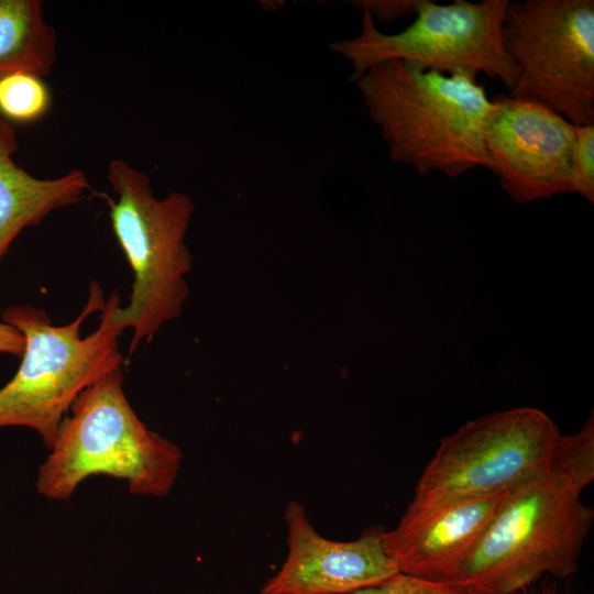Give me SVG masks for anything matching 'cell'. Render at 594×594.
<instances>
[{"label": "cell", "mask_w": 594, "mask_h": 594, "mask_svg": "<svg viewBox=\"0 0 594 594\" xmlns=\"http://www.w3.org/2000/svg\"><path fill=\"white\" fill-rule=\"evenodd\" d=\"M118 304L117 292L105 301L92 282L85 307L67 324L54 326L44 309L31 305L4 310L2 320L20 331L24 349L15 374L0 388V428L32 429L51 448L78 395L122 367L123 330L111 321Z\"/></svg>", "instance_id": "3"}, {"label": "cell", "mask_w": 594, "mask_h": 594, "mask_svg": "<svg viewBox=\"0 0 594 594\" xmlns=\"http://www.w3.org/2000/svg\"><path fill=\"white\" fill-rule=\"evenodd\" d=\"M355 81L394 162L421 176L453 178L477 167L494 173L485 145L493 100L476 78L389 61Z\"/></svg>", "instance_id": "2"}, {"label": "cell", "mask_w": 594, "mask_h": 594, "mask_svg": "<svg viewBox=\"0 0 594 594\" xmlns=\"http://www.w3.org/2000/svg\"><path fill=\"white\" fill-rule=\"evenodd\" d=\"M572 189L594 201V124L576 125L572 153Z\"/></svg>", "instance_id": "16"}, {"label": "cell", "mask_w": 594, "mask_h": 594, "mask_svg": "<svg viewBox=\"0 0 594 594\" xmlns=\"http://www.w3.org/2000/svg\"><path fill=\"white\" fill-rule=\"evenodd\" d=\"M503 41L519 70L509 97L594 124L593 0L509 1Z\"/></svg>", "instance_id": "7"}, {"label": "cell", "mask_w": 594, "mask_h": 594, "mask_svg": "<svg viewBox=\"0 0 594 594\" xmlns=\"http://www.w3.org/2000/svg\"><path fill=\"white\" fill-rule=\"evenodd\" d=\"M485 127V145L502 188L526 204L572 189L575 127L552 109L498 95Z\"/></svg>", "instance_id": "9"}, {"label": "cell", "mask_w": 594, "mask_h": 594, "mask_svg": "<svg viewBox=\"0 0 594 594\" xmlns=\"http://www.w3.org/2000/svg\"><path fill=\"white\" fill-rule=\"evenodd\" d=\"M24 349L23 336L11 324L0 320V354L20 358Z\"/></svg>", "instance_id": "18"}, {"label": "cell", "mask_w": 594, "mask_h": 594, "mask_svg": "<svg viewBox=\"0 0 594 594\" xmlns=\"http://www.w3.org/2000/svg\"><path fill=\"white\" fill-rule=\"evenodd\" d=\"M560 438L556 424L531 407L471 420L441 440L411 503L509 491L549 466Z\"/></svg>", "instance_id": "8"}, {"label": "cell", "mask_w": 594, "mask_h": 594, "mask_svg": "<svg viewBox=\"0 0 594 594\" xmlns=\"http://www.w3.org/2000/svg\"><path fill=\"white\" fill-rule=\"evenodd\" d=\"M509 491L431 504L410 502L398 525L384 532V549L398 572L453 581Z\"/></svg>", "instance_id": "11"}, {"label": "cell", "mask_w": 594, "mask_h": 594, "mask_svg": "<svg viewBox=\"0 0 594 594\" xmlns=\"http://www.w3.org/2000/svg\"><path fill=\"white\" fill-rule=\"evenodd\" d=\"M360 9H366L372 16H377L383 22H391L396 19L416 14L418 0H367L353 2Z\"/></svg>", "instance_id": "17"}, {"label": "cell", "mask_w": 594, "mask_h": 594, "mask_svg": "<svg viewBox=\"0 0 594 594\" xmlns=\"http://www.w3.org/2000/svg\"><path fill=\"white\" fill-rule=\"evenodd\" d=\"M352 594H482L460 582L431 581L397 572L384 582Z\"/></svg>", "instance_id": "15"}, {"label": "cell", "mask_w": 594, "mask_h": 594, "mask_svg": "<svg viewBox=\"0 0 594 594\" xmlns=\"http://www.w3.org/2000/svg\"><path fill=\"white\" fill-rule=\"evenodd\" d=\"M107 180L116 195L105 196L111 228L133 272L129 302L114 307L111 321L132 331V355L180 315L189 296L186 275L193 258L186 235L194 204L180 191L156 197L148 175L121 158L109 163Z\"/></svg>", "instance_id": "5"}, {"label": "cell", "mask_w": 594, "mask_h": 594, "mask_svg": "<svg viewBox=\"0 0 594 594\" xmlns=\"http://www.w3.org/2000/svg\"><path fill=\"white\" fill-rule=\"evenodd\" d=\"M284 518L287 556L260 594H352L398 572L384 549L381 528H369L352 541L330 540L317 532L296 501Z\"/></svg>", "instance_id": "10"}, {"label": "cell", "mask_w": 594, "mask_h": 594, "mask_svg": "<svg viewBox=\"0 0 594 594\" xmlns=\"http://www.w3.org/2000/svg\"><path fill=\"white\" fill-rule=\"evenodd\" d=\"M18 145L12 124L0 116V265L25 228L78 202L89 189L88 178L80 169L55 178L31 175L13 160Z\"/></svg>", "instance_id": "12"}, {"label": "cell", "mask_w": 594, "mask_h": 594, "mask_svg": "<svg viewBox=\"0 0 594 594\" xmlns=\"http://www.w3.org/2000/svg\"><path fill=\"white\" fill-rule=\"evenodd\" d=\"M51 100L50 89L36 75L18 72L0 78V116L10 123L41 119Z\"/></svg>", "instance_id": "14"}, {"label": "cell", "mask_w": 594, "mask_h": 594, "mask_svg": "<svg viewBox=\"0 0 594 594\" xmlns=\"http://www.w3.org/2000/svg\"><path fill=\"white\" fill-rule=\"evenodd\" d=\"M593 480L591 414L580 431L561 436L547 469L509 491L455 581L482 594H513L544 574H573L594 520L582 499Z\"/></svg>", "instance_id": "1"}, {"label": "cell", "mask_w": 594, "mask_h": 594, "mask_svg": "<svg viewBox=\"0 0 594 594\" xmlns=\"http://www.w3.org/2000/svg\"><path fill=\"white\" fill-rule=\"evenodd\" d=\"M509 0L438 4L418 0L416 19L396 34L381 32L362 9L361 32L330 47L353 66V80L371 67L405 61L447 75L499 79L510 91L519 70L504 46L503 24Z\"/></svg>", "instance_id": "6"}, {"label": "cell", "mask_w": 594, "mask_h": 594, "mask_svg": "<svg viewBox=\"0 0 594 594\" xmlns=\"http://www.w3.org/2000/svg\"><path fill=\"white\" fill-rule=\"evenodd\" d=\"M35 486L52 501H68L88 477L122 480L134 495L163 497L177 479L183 454L136 415L118 367L84 389L63 419Z\"/></svg>", "instance_id": "4"}, {"label": "cell", "mask_w": 594, "mask_h": 594, "mask_svg": "<svg viewBox=\"0 0 594 594\" xmlns=\"http://www.w3.org/2000/svg\"><path fill=\"white\" fill-rule=\"evenodd\" d=\"M57 59V33L40 0H0V78L18 72L41 78Z\"/></svg>", "instance_id": "13"}]
</instances>
